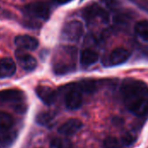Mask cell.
I'll return each mask as SVG.
<instances>
[{"mask_svg": "<svg viewBox=\"0 0 148 148\" xmlns=\"http://www.w3.org/2000/svg\"><path fill=\"white\" fill-rule=\"evenodd\" d=\"M121 93L129 112L137 117L148 115V86L142 81L127 78L122 82Z\"/></svg>", "mask_w": 148, "mask_h": 148, "instance_id": "1", "label": "cell"}, {"mask_svg": "<svg viewBox=\"0 0 148 148\" xmlns=\"http://www.w3.org/2000/svg\"><path fill=\"white\" fill-rule=\"evenodd\" d=\"M24 98L23 92L19 89H4L0 91V105L3 103H14V108L17 112H24L25 107L22 104Z\"/></svg>", "mask_w": 148, "mask_h": 148, "instance_id": "2", "label": "cell"}, {"mask_svg": "<svg viewBox=\"0 0 148 148\" xmlns=\"http://www.w3.org/2000/svg\"><path fill=\"white\" fill-rule=\"evenodd\" d=\"M23 13L32 18L46 21L50 16L49 5L43 2H33L26 4L23 9Z\"/></svg>", "mask_w": 148, "mask_h": 148, "instance_id": "3", "label": "cell"}, {"mask_svg": "<svg viewBox=\"0 0 148 148\" xmlns=\"http://www.w3.org/2000/svg\"><path fill=\"white\" fill-rule=\"evenodd\" d=\"M84 33V27L82 22L71 20L65 23L62 29V38L67 42H77Z\"/></svg>", "mask_w": 148, "mask_h": 148, "instance_id": "4", "label": "cell"}, {"mask_svg": "<svg viewBox=\"0 0 148 148\" xmlns=\"http://www.w3.org/2000/svg\"><path fill=\"white\" fill-rule=\"evenodd\" d=\"M82 16L87 22H90L96 17H99L104 23H108L109 21V15L108 11L97 3H93L84 8L82 12Z\"/></svg>", "mask_w": 148, "mask_h": 148, "instance_id": "5", "label": "cell"}, {"mask_svg": "<svg viewBox=\"0 0 148 148\" xmlns=\"http://www.w3.org/2000/svg\"><path fill=\"white\" fill-rule=\"evenodd\" d=\"M131 56V52L125 48L114 49L108 56V59L103 61V64L106 67L118 66L127 62Z\"/></svg>", "mask_w": 148, "mask_h": 148, "instance_id": "6", "label": "cell"}, {"mask_svg": "<svg viewBox=\"0 0 148 148\" xmlns=\"http://www.w3.org/2000/svg\"><path fill=\"white\" fill-rule=\"evenodd\" d=\"M82 104V94L76 87L71 88L65 95V105L68 109L76 110Z\"/></svg>", "mask_w": 148, "mask_h": 148, "instance_id": "7", "label": "cell"}, {"mask_svg": "<svg viewBox=\"0 0 148 148\" xmlns=\"http://www.w3.org/2000/svg\"><path fill=\"white\" fill-rule=\"evenodd\" d=\"M36 94L46 105H52L56 102L57 94L55 89L48 86H38L36 88Z\"/></svg>", "mask_w": 148, "mask_h": 148, "instance_id": "8", "label": "cell"}, {"mask_svg": "<svg viewBox=\"0 0 148 148\" xmlns=\"http://www.w3.org/2000/svg\"><path fill=\"white\" fill-rule=\"evenodd\" d=\"M16 58L20 64V66L26 71H33L36 66H37V62L34 56H32L29 54L24 53L21 50H16Z\"/></svg>", "mask_w": 148, "mask_h": 148, "instance_id": "9", "label": "cell"}, {"mask_svg": "<svg viewBox=\"0 0 148 148\" xmlns=\"http://www.w3.org/2000/svg\"><path fill=\"white\" fill-rule=\"evenodd\" d=\"M15 44L25 50H35L37 49L39 42L36 38L29 35H20L15 37Z\"/></svg>", "mask_w": 148, "mask_h": 148, "instance_id": "10", "label": "cell"}, {"mask_svg": "<svg viewBox=\"0 0 148 148\" xmlns=\"http://www.w3.org/2000/svg\"><path fill=\"white\" fill-rule=\"evenodd\" d=\"M82 127V123L78 119H69L63 124H62L58 132L63 135H73L76 134Z\"/></svg>", "mask_w": 148, "mask_h": 148, "instance_id": "11", "label": "cell"}, {"mask_svg": "<svg viewBox=\"0 0 148 148\" xmlns=\"http://www.w3.org/2000/svg\"><path fill=\"white\" fill-rule=\"evenodd\" d=\"M16 66L15 62L9 57L0 60V77H10L16 73Z\"/></svg>", "mask_w": 148, "mask_h": 148, "instance_id": "12", "label": "cell"}, {"mask_svg": "<svg viewBox=\"0 0 148 148\" xmlns=\"http://www.w3.org/2000/svg\"><path fill=\"white\" fill-rule=\"evenodd\" d=\"M99 60V54L95 50L87 49L82 51L80 56V62L83 67H88L96 63Z\"/></svg>", "mask_w": 148, "mask_h": 148, "instance_id": "13", "label": "cell"}, {"mask_svg": "<svg viewBox=\"0 0 148 148\" xmlns=\"http://www.w3.org/2000/svg\"><path fill=\"white\" fill-rule=\"evenodd\" d=\"M14 123L13 117L6 113V112H0V134H6L10 131Z\"/></svg>", "mask_w": 148, "mask_h": 148, "instance_id": "14", "label": "cell"}, {"mask_svg": "<svg viewBox=\"0 0 148 148\" xmlns=\"http://www.w3.org/2000/svg\"><path fill=\"white\" fill-rule=\"evenodd\" d=\"M76 88L82 91V93L92 94L96 91L97 85L95 81L92 80H83L76 84Z\"/></svg>", "mask_w": 148, "mask_h": 148, "instance_id": "15", "label": "cell"}, {"mask_svg": "<svg viewBox=\"0 0 148 148\" xmlns=\"http://www.w3.org/2000/svg\"><path fill=\"white\" fill-rule=\"evenodd\" d=\"M55 113L51 111H44L39 113L36 117V121L41 126H49L55 119Z\"/></svg>", "mask_w": 148, "mask_h": 148, "instance_id": "16", "label": "cell"}, {"mask_svg": "<svg viewBox=\"0 0 148 148\" xmlns=\"http://www.w3.org/2000/svg\"><path fill=\"white\" fill-rule=\"evenodd\" d=\"M135 32L136 34L144 41L148 42V21L143 20L135 25Z\"/></svg>", "mask_w": 148, "mask_h": 148, "instance_id": "17", "label": "cell"}, {"mask_svg": "<svg viewBox=\"0 0 148 148\" xmlns=\"http://www.w3.org/2000/svg\"><path fill=\"white\" fill-rule=\"evenodd\" d=\"M105 148H121L123 147L121 139H116L114 137H108L104 141Z\"/></svg>", "mask_w": 148, "mask_h": 148, "instance_id": "18", "label": "cell"}, {"mask_svg": "<svg viewBox=\"0 0 148 148\" xmlns=\"http://www.w3.org/2000/svg\"><path fill=\"white\" fill-rule=\"evenodd\" d=\"M49 148H63V144L60 139L55 138L51 140L49 144Z\"/></svg>", "mask_w": 148, "mask_h": 148, "instance_id": "19", "label": "cell"}, {"mask_svg": "<svg viewBox=\"0 0 148 148\" xmlns=\"http://www.w3.org/2000/svg\"><path fill=\"white\" fill-rule=\"evenodd\" d=\"M141 53L144 56H146L147 58H148V46H144L141 49Z\"/></svg>", "mask_w": 148, "mask_h": 148, "instance_id": "20", "label": "cell"}, {"mask_svg": "<svg viewBox=\"0 0 148 148\" xmlns=\"http://www.w3.org/2000/svg\"><path fill=\"white\" fill-rule=\"evenodd\" d=\"M54 1H56V3H58L60 4H63V3H69V2H70L72 0H54Z\"/></svg>", "mask_w": 148, "mask_h": 148, "instance_id": "21", "label": "cell"}, {"mask_svg": "<svg viewBox=\"0 0 148 148\" xmlns=\"http://www.w3.org/2000/svg\"><path fill=\"white\" fill-rule=\"evenodd\" d=\"M82 1H83V0H82Z\"/></svg>", "mask_w": 148, "mask_h": 148, "instance_id": "22", "label": "cell"}]
</instances>
